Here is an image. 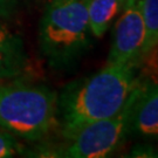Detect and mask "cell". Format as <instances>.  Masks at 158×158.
Wrapping results in <instances>:
<instances>
[{
  "mask_svg": "<svg viewBox=\"0 0 158 158\" xmlns=\"http://www.w3.org/2000/svg\"><path fill=\"white\" fill-rule=\"evenodd\" d=\"M135 64L107 63L89 77L67 85L57 96L62 135L68 138L81 127L121 111L139 85Z\"/></svg>",
  "mask_w": 158,
  "mask_h": 158,
  "instance_id": "cell-1",
  "label": "cell"
},
{
  "mask_svg": "<svg viewBox=\"0 0 158 158\" xmlns=\"http://www.w3.org/2000/svg\"><path fill=\"white\" fill-rule=\"evenodd\" d=\"M57 94L45 85L13 79L0 82V127L26 142H39L56 123Z\"/></svg>",
  "mask_w": 158,
  "mask_h": 158,
  "instance_id": "cell-2",
  "label": "cell"
},
{
  "mask_svg": "<svg viewBox=\"0 0 158 158\" xmlns=\"http://www.w3.org/2000/svg\"><path fill=\"white\" fill-rule=\"evenodd\" d=\"M89 0H51L39 25L41 54L51 67L66 69L85 54L91 44Z\"/></svg>",
  "mask_w": 158,
  "mask_h": 158,
  "instance_id": "cell-3",
  "label": "cell"
},
{
  "mask_svg": "<svg viewBox=\"0 0 158 158\" xmlns=\"http://www.w3.org/2000/svg\"><path fill=\"white\" fill-rule=\"evenodd\" d=\"M143 90L141 85L131 93L121 111L108 118L98 119L81 127L66 138L68 145L62 151V157L69 158H104L110 156L124 142L131 128V117L135 103Z\"/></svg>",
  "mask_w": 158,
  "mask_h": 158,
  "instance_id": "cell-4",
  "label": "cell"
},
{
  "mask_svg": "<svg viewBox=\"0 0 158 158\" xmlns=\"http://www.w3.org/2000/svg\"><path fill=\"white\" fill-rule=\"evenodd\" d=\"M147 31L139 0H125L114 27L113 42L107 63L135 64L142 59Z\"/></svg>",
  "mask_w": 158,
  "mask_h": 158,
  "instance_id": "cell-5",
  "label": "cell"
},
{
  "mask_svg": "<svg viewBox=\"0 0 158 158\" xmlns=\"http://www.w3.org/2000/svg\"><path fill=\"white\" fill-rule=\"evenodd\" d=\"M28 64L23 40L0 23V82L20 77Z\"/></svg>",
  "mask_w": 158,
  "mask_h": 158,
  "instance_id": "cell-6",
  "label": "cell"
},
{
  "mask_svg": "<svg viewBox=\"0 0 158 158\" xmlns=\"http://www.w3.org/2000/svg\"><path fill=\"white\" fill-rule=\"evenodd\" d=\"M130 130L144 138L158 139V83L141 91L134 107Z\"/></svg>",
  "mask_w": 158,
  "mask_h": 158,
  "instance_id": "cell-7",
  "label": "cell"
},
{
  "mask_svg": "<svg viewBox=\"0 0 158 158\" xmlns=\"http://www.w3.org/2000/svg\"><path fill=\"white\" fill-rule=\"evenodd\" d=\"M125 0H89L88 17L94 38H102L123 10Z\"/></svg>",
  "mask_w": 158,
  "mask_h": 158,
  "instance_id": "cell-8",
  "label": "cell"
},
{
  "mask_svg": "<svg viewBox=\"0 0 158 158\" xmlns=\"http://www.w3.org/2000/svg\"><path fill=\"white\" fill-rule=\"evenodd\" d=\"M139 7L147 31L143 57L158 46V0H139Z\"/></svg>",
  "mask_w": 158,
  "mask_h": 158,
  "instance_id": "cell-9",
  "label": "cell"
},
{
  "mask_svg": "<svg viewBox=\"0 0 158 158\" xmlns=\"http://www.w3.org/2000/svg\"><path fill=\"white\" fill-rule=\"evenodd\" d=\"M23 147L15 136L7 131H0V158L13 157L17 153H21Z\"/></svg>",
  "mask_w": 158,
  "mask_h": 158,
  "instance_id": "cell-10",
  "label": "cell"
},
{
  "mask_svg": "<svg viewBox=\"0 0 158 158\" xmlns=\"http://www.w3.org/2000/svg\"><path fill=\"white\" fill-rule=\"evenodd\" d=\"M130 153L131 157H158V150L148 144H137Z\"/></svg>",
  "mask_w": 158,
  "mask_h": 158,
  "instance_id": "cell-11",
  "label": "cell"
},
{
  "mask_svg": "<svg viewBox=\"0 0 158 158\" xmlns=\"http://www.w3.org/2000/svg\"><path fill=\"white\" fill-rule=\"evenodd\" d=\"M23 0H0V17L11 14L14 8H17Z\"/></svg>",
  "mask_w": 158,
  "mask_h": 158,
  "instance_id": "cell-12",
  "label": "cell"
}]
</instances>
